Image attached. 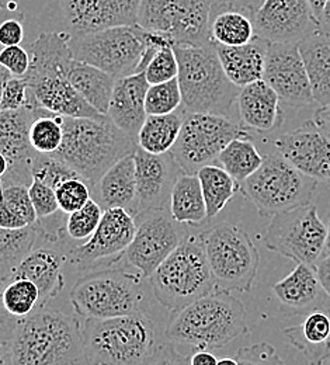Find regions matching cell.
I'll return each instance as SVG.
<instances>
[{"mask_svg": "<svg viewBox=\"0 0 330 365\" xmlns=\"http://www.w3.org/2000/svg\"><path fill=\"white\" fill-rule=\"evenodd\" d=\"M10 344L13 365H93L81 320L56 309H38L19 320Z\"/></svg>", "mask_w": 330, "mask_h": 365, "instance_id": "cell-1", "label": "cell"}, {"mask_svg": "<svg viewBox=\"0 0 330 365\" xmlns=\"http://www.w3.org/2000/svg\"><path fill=\"white\" fill-rule=\"evenodd\" d=\"M249 333L246 309L231 292L215 288L187 307L172 312L166 337L197 350H217Z\"/></svg>", "mask_w": 330, "mask_h": 365, "instance_id": "cell-2", "label": "cell"}, {"mask_svg": "<svg viewBox=\"0 0 330 365\" xmlns=\"http://www.w3.org/2000/svg\"><path fill=\"white\" fill-rule=\"evenodd\" d=\"M61 118L63 140L51 156L78 173L91 190L114 163L138 148L137 140L118 130L107 115L98 120Z\"/></svg>", "mask_w": 330, "mask_h": 365, "instance_id": "cell-3", "label": "cell"}, {"mask_svg": "<svg viewBox=\"0 0 330 365\" xmlns=\"http://www.w3.org/2000/svg\"><path fill=\"white\" fill-rule=\"evenodd\" d=\"M179 63L182 107L187 113L228 117L240 88L225 75L215 46H173Z\"/></svg>", "mask_w": 330, "mask_h": 365, "instance_id": "cell-4", "label": "cell"}, {"mask_svg": "<svg viewBox=\"0 0 330 365\" xmlns=\"http://www.w3.org/2000/svg\"><path fill=\"white\" fill-rule=\"evenodd\" d=\"M82 334L93 365H143L158 347L155 324L141 311L111 319L83 320Z\"/></svg>", "mask_w": 330, "mask_h": 365, "instance_id": "cell-5", "label": "cell"}, {"mask_svg": "<svg viewBox=\"0 0 330 365\" xmlns=\"http://www.w3.org/2000/svg\"><path fill=\"white\" fill-rule=\"evenodd\" d=\"M155 298L172 312L215 289L200 235L189 233L149 277Z\"/></svg>", "mask_w": 330, "mask_h": 365, "instance_id": "cell-6", "label": "cell"}, {"mask_svg": "<svg viewBox=\"0 0 330 365\" xmlns=\"http://www.w3.org/2000/svg\"><path fill=\"white\" fill-rule=\"evenodd\" d=\"M141 274L104 269L78 278L71 289V304L83 320L111 319L140 311Z\"/></svg>", "mask_w": 330, "mask_h": 365, "instance_id": "cell-7", "label": "cell"}, {"mask_svg": "<svg viewBox=\"0 0 330 365\" xmlns=\"http://www.w3.org/2000/svg\"><path fill=\"white\" fill-rule=\"evenodd\" d=\"M149 43L150 31L134 24L71 34L69 46L75 61L89 63L120 79L140 73Z\"/></svg>", "mask_w": 330, "mask_h": 365, "instance_id": "cell-8", "label": "cell"}, {"mask_svg": "<svg viewBox=\"0 0 330 365\" xmlns=\"http://www.w3.org/2000/svg\"><path fill=\"white\" fill-rule=\"evenodd\" d=\"M316 185L318 182L302 175L274 152L264 155L263 165L240 184V191L260 217L273 218L277 214L309 205Z\"/></svg>", "mask_w": 330, "mask_h": 365, "instance_id": "cell-9", "label": "cell"}, {"mask_svg": "<svg viewBox=\"0 0 330 365\" xmlns=\"http://www.w3.org/2000/svg\"><path fill=\"white\" fill-rule=\"evenodd\" d=\"M198 235L215 288L228 292H250L257 277L260 253L247 232L224 222Z\"/></svg>", "mask_w": 330, "mask_h": 365, "instance_id": "cell-10", "label": "cell"}, {"mask_svg": "<svg viewBox=\"0 0 330 365\" xmlns=\"http://www.w3.org/2000/svg\"><path fill=\"white\" fill-rule=\"evenodd\" d=\"M329 229L315 205L299 207L272 218L263 237L264 246L297 264L316 266L328 249Z\"/></svg>", "mask_w": 330, "mask_h": 365, "instance_id": "cell-11", "label": "cell"}, {"mask_svg": "<svg viewBox=\"0 0 330 365\" xmlns=\"http://www.w3.org/2000/svg\"><path fill=\"white\" fill-rule=\"evenodd\" d=\"M237 138L250 135L228 117L187 113L170 153L183 173L197 175L204 166L214 165L221 152Z\"/></svg>", "mask_w": 330, "mask_h": 365, "instance_id": "cell-12", "label": "cell"}, {"mask_svg": "<svg viewBox=\"0 0 330 365\" xmlns=\"http://www.w3.org/2000/svg\"><path fill=\"white\" fill-rule=\"evenodd\" d=\"M214 1L141 0L138 24L145 30L167 36L173 46H208Z\"/></svg>", "mask_w": 330, "mask_h": 365, "instance_id": "cell-13", "label": "cell"}, {"mask_svg": "<svg viewBox=\"0 0 330 365\" xmlns=\"http://www.w3.org/2000/svg\"><path fill=\"white\" fill-rule=\"evenodd\" d=\"M137 230L125 252L127 262L142 277H150L189 235L169 210L146 211L135 217Z\"/></svg>", "mask_w": 330, "mask_h": 365, "instance_id": "cell-14", "label": "cell"}, {"mask_svg": "<svg viewBox=\"0 0 330 365\" xmlns=\"http://www.w3.org/2000/svg\"><path fill=\"white\" fill-rule=\"evenodd\" d=\"M137 230L135 218L124 208L103 212L95 233L85 243L68 250V263L78 272H92L101 262L118 263L131 245Z\"/></svg>", "mask_w": 330, "mask_h": 365, "instance_id": "cell-15", "label": "cell"}, {"mask_svg": "<svg viewBox=\"0 0 330 365\" xmlns=\"http://www.w3.org/2000/svg\"><path fill=\"white\" fill-rule=\"evenodd\" d=\"M252 20L256 37L267 43L298 46L319 30L308 0H263Z\"/></svg>", "mask_w": 330, "mask_h": 365, "instance_id": "cell-16", "label": "cell"}, {"mask_svg": "<svg viewBox=\"0 0 330 365\" xmlns=\"http://www.w3.org/2000/svg\"><path fill=\"white\" fill-rule=\"evenodd\" d=\"M40 228V225H38ZM65 232H47L40 228V237L46 242L36 246L17 267L14 278H24L36 284L40 291V309L55 299L65 288L63 267L68 263V250L62 242Z\"/></svg>", "mask_w": 330, "mask_h": 365, "instance_id": "cell-17", "label": "cell"}, {"mask_svg": "<svg viewBox=\"0 0 330 365\" xmlns=\"http://www.w3.org/2000/svg\"><path fill=\"white\" fill-rule=\"evenodd\" d=\"M263 81L282 103L299 108L315 103L306 68L297 44L269 43Z\"/></svg>", "mask_w": 330, "mask_h": 365, "instance_id": "cell-18", "label": "cell"}, {"mask_svg": "<svg viewBox=\"0 0 330 365\" xmlns=\"http://www.w3.org/2000/svg\"><path fill=\"white\" fill-rule=\"evenodd\" d=\"M277 153L309 179L330 185V138L314 121L273 140Z\"/></svg>", "mask_w": 330, "mask_h": 365, "instance_id": "cell-19", "label": "cell"}, {"mask_svg": "<svg viewBox=\"0 0 330 365\" xmlns=\"http://www.w3.org/2000/svg\"><path fill=\"white\" fill-rule=\"evenodd\" d=\"M141 0H59L69 34L138 24Z\"/></svg>", "mask_w": 330, "mask_h": 365, "instance_id": "cell-20", "label": "cell"}, {"mask_svg": "<svg viewBox=\"0 0 330 365\" xmlns=\"http://www.w3.org/2000/svg\"><path fill=\"white\" fill-rule=\"evenodd\" d=\"M135 180L137 210L135 215L153 210H169L170 194L179 176L183 173L173 155H150L137 148Z\"/></svg>", "mask_w": 330, "mask_h": 365, "instance_id": "cell-21", "label": "cell"}, {"mask_svg": "<svg viewBox=\"0 0 330 365\" xmlns=\"http://www.w3.org/2000/svg\"><path fill=\"white\" fill-rule=\"evenodd\" d=\"M23 79L36 101L49 113L69 118L105 117L73 89L66 73H27Z\"/></svg>", "mask_w": 330, "mask_h": 365, "instance_id": "cell-22", "label": "cell"}, {"mask_svg": "<svg viewBox=\"0 0 330 365\" xmlns=\"http://www.w3.org/2000/svg\"><path fill=\"white\" fill-rule=\"evenodd\" d=\"M272 289L285 317H306L316 311H330V298L324 291L314 266L297 264Z\"/></svg>", "mask_w": 330, "mask_h": 365, "instance_id": "cell-23", "label": "cell"}, {"mask_svg": "<svg viewBox=\"0 0 330 365\" xmlns=\"http://www.w3.org/2000/svg\"><path fill=\"white\" fill-rule=\"evenodd\" d=\"M43 107L29 94L27 106L16 111H0V152L16 166L31 172L36 156L38 155L29 142V130Z\"/></svg>", "mask_w": 330, "mask_h": 365, "instance_id": "cell-24", "label": "cell"}, {"mask_svg": "<svg viewBox=\"0 0 330 365\" xmlns=\"http://www.w3.org/2000/svg\"><path fill=\"white\" fill-rule=\"evenodd\" d=\"M240 125L262 134L273 133L284 121L282 100L263 79L240 88L237 96Z\"/></svg>", "mask_w": 330, "mask_h": 365, "instance_id": "cell-25", "label": "cell"}, {"mask_svg": "<svg viewBox=\"0 0 330 365\" xmlns=\"http://www.w3.org/2000/svg\"><path fill=\"white\" fill-rule=\"evenodd\" d=\"M149 83L145 73L120 78L115 82L107 117L124 134L137 140L148 114L145 98Z\"/></svg>", "mask_w": 330, "mask_h": 365, "instance_id": "cell-26", "label": "cell"}, {"mask_svg": "<svg viewBox=\"0 0 330 365\" xmlns=\"http://www.w3.org/2000/svg\"><path fill=\"white\" fill-rule=\"evenodd\" d=\"M134 153L114 163L92 187V198L104 211L124 208L133 217L135 215L137 180Z\"/></svg>", "mask_w": 330, "mask_h": 365, "instance_id": "cell-27", "label": "cell"}, {"mask_svg": "<svg viewBox=\"0 0 330 365\" xmlns=\"http://www.w3.org/2000/svg\"><path fill=\"white\" fill-rule=\"evenodd\" d=\"M214 46L225 75L235 86L244 88L263 79L269 48L267 41L256 37L246 46Z\"/></svg>", "mask_w": 330, "mask_h": 365, "instance_id": "cell-28", "label": "cell"}, {"mask_svg": "<svg viewBox=\"0 0 330 365\" xmlns=\"http://www.w3.org/2000/svg\"><path fill=\"white\" fill-rule=\"evenodd\" d=\"M288 343L295 347L309 365H325L330 359V311L306 315L297 326L284 329Z\"/></svg>", "mask_w": 330, "mask_h": 365, "instance_id": "cell-29", "label": "cell"}, {"mask_svg": "<svg viewBox=\"0 0 330 365\" xmlns=\"http://www.w3.org/2000/svg\"><path fill=\"white\" fill-rule=\"evenodd\" d=\"M312 96L319 107L330 103V34L318 30L298 44Z\"/></svg>", "mask_w": 330, "mask_h": 365, "instance_id": "cell-30", "label": "cell"}, {"mask_svg": "<svg viewBox=\"0 0 330 365\" xmlns=\"http://www.w3.org/2000/svg\"><path fill=\"white\" fill-rule=\"evenodd\" d=\"M256 38L252 16L234 7L214 1L210 40L224 46H246Z\"/></svg>", "mask_w": 330, "mask_h": 365, "instance_id": "cell-31", "label": "cell"}, {"mask_svg": "<svg viewBox=\"0 0 330 365\" xmlns=\"http://www.w3.org/2000/svg\"><path fill=\"white\" fill-rule=\"evenodd\" d=\"M68 81L96 111L107 115L117 78L73 59L68 71Z\"/></svg>", "mask_w": 330, "mask_h": 365, "instance_id": "cell-32", "label": "cell"}, {"mask_svg": "<svg viewBox=\"0 0 330 365\" xmlns=\"http://www.w3.org/2000/svg\"><path fill=\"white\" fill-rule=\"evenodd\" d=\"M169 211L172 218L182 225L198 227L208 220L201 184L197 175L182 173L179 176L170 194Z\"/></svg>", "mask_w": 330, "mask_h": 365, "instance_id": "cell-33", "label": "cell"}, {"mask_svg": "<svg viewBox=\"0 0 330 365\" xmlns=\"http://www.w3.org/2000/svg\"><path fill=\"white\" fill-rule=\"evenodd\" d=\"M187 111L180 107L167 115H148L137 137V145L146 153L165 155L172 150Z\"/></svg>", "mask_w": 330, "mask_h": 365, "instance_id": "cell-34", "label": "cell"}, {"mask_svg": "<svg viewBox=\"0 0 330 365\" xmlns=\"http://www.w3.org/2000/svg\"><path fill=\"white\" fill-rule=\"evenodd\" d=\"M40 237L38 224L26 228H0V281L13 279L17 267L37 246Z\"/></svg>", "mask_w": 330, "mask_h": 365, "instance_id": "cell-35", "label": "cell"}, {"mask_svg": "<svg viewBox=\"0 0 330 365\" xmlns=\"http://www.w3.org/2000/svg\"><path fill=\"white\" fill-rule=\"evenodd\" d=\"M197 176L207 207V218L212 220L224 211L236 192L240 191V184L218 165L204 166L197 172Z\"/></svg>", "mask_w": 330, "mask_h": 365, "instance_id": "cell-36", "label": "cell"}, {"mask_svg": "<svg viewBox=\"0 0 330 365\" xmlns=\"http://www.w3.org/2000/svg\"><path fill=\"white\" fill-rule=\"evenodd\" d=\"M263 160L264 156L250 138H237L221 152L217 163L235 182L242 184L260 169Z\"/></svg>", "mask_w": 330, "mask_h": 365, "instance_id": "cell-37", "label": "cell"}, {"mask_svg": "<svg viewBox=\"0 0 330 365\" xmlns=\"http://www.w3.org/2000/svg\"><path fill=\"white\" fill-rule=\"evenodd\" d=\"M1 304L10 317L23 319L40 309V291L34 282L14 278L3 287Z\"/></svg>", "mask_w": 330, "mask_h": 365, "instance_id": "cell-38", "label": "cell"}, {"mask_svg": "<svg viewBox=\"0 0 330 365\" xmlns=\"http://www.w3.org/2000/svg\"><path fill=\"white\" fill-rule=\"evenodd\" d=\"M63 140L62 118L46 108H41L29 130L31 148L41 155H53Z\"/></svg>", "mask_w": 330, "mask_h": 365, "instance_id": "cell-39", "label": "cell"}, {"mask_svg": "<svg viewBox=\"0 0 330 365\" xmlns=\"http://www.w3.org/2000/svg\"><path fill=\"white\" fill-rule=\"evenodd\" d=\"M182 91L177 78L159 85H149L145 98L148 115H167L182 107Z\"/></svg>", "mask_w": 330, "mask_h": 365, "instance_id": "cell-40", "label": "cell"}, {"mask_svg": "<svg viewBox=\"0 0 330 365\" xmlns=\"http://www.w3.org/2000/svg\"><path fill=\"white\" fill-rule=\"evenodd\" d=\"M104 210L92 198L81 210L66 215L63 232L73 242H86L98 227Z\"/></svg>", "mask_w": 330, "mask_h": 365, "instance_id": "cell-41", "label": "cell"}, {"mask_svg": "<svg viewBox=\"0 0 330 365\" xmlns=\"http://www.w3.org/2000/svg\"><path fill=\"white\" fill-rule=\"evenodd\" d=\"M0 201L24 225L30 227L37 224V215L33 208L29 185L10 184L0 187Z\"/></svg>", "mask_w": 330, "mask_h": 365, "instance_id": "cell-42", "label": "cell"}, {"mask_svg": "<svg viewBox=\"0 0 330 365\" xmlns=\"http://www.w3.org/2000/svg\"><path fill=\"white\" fill-rule=\"evenodd\" d=\"M143 73L149 85H159L176 79L179 75V63L173 44L158 49Z\"/></svg>", "mask_w": 330, "mask_h": 365, "instance_id": "cell-43", "label": "cell"}, {"mask_svg": "<svg viewBox=\"0 0 330 365\" xmlns=\"http://www.w3.org/2000/svg\"><path fill=\"white\" fill-rule=\"evenodd\" d=\"M55 195L59 211L65 215H69L85 207L92 200V190L91 185L82 178H75L56 187Z\"/></svg>", "mask_w": 330, "mask_h": 365, "instance_id": "cell-44", "label": "cell"}, {"mask_svg": "<svg viewBox=\"0 0 330 365\" xmlns=\"http://www.w3.org/2000/svg\"><path fill=\"white\" fill-rule=\"evenodd\" d=\"M31 172H33V179H38L46 182L53 190H56V187H59L62 182L79 178V175L75 173L71 168H68L63 162L41 153L36 156Z\"/></svg>", "mask_w": 330, "mask_h": 365, "instance_id": "cell-45", "label": "cell"}, {"mask_svg": "<svg viewBox=\"0 0 330 365\" xmlns=\"http://www.w3.org/2000/svg\"><path fill=\"white\" fill-rule=\"evenodd\" d=\"M29 192L33 202V208L37 215V222H41L59 212L55 190L46 182L38 179H33V182L29 187Z\"/></svg>", "mask_w": 330, "mask_h": 365, "instance_id": "cell-46", "label": "cell"}, {"mask_svg": "<svg viewBox=\"0 0 330 365\" xmlns=\"http://www.w3.org/2000/svg\"><path fill=\"white\" fill-rule=\"evenodd\" d=\"M235 360L239 365H285L270 343H256L240 347L236 351Z\"/></svg>", "mask_w": 330, "mask_h": 365, "instance_id": "cell-47", "label": "cell"}, {"mask_svg": "<svg viewBox=\"0 0 330 365\" xmlns=\"http://www.w3.org/2000/svg\"><path fill=\"white\" fill-rule=\"evenodd\" d=\"M31 56L21 46H7L0 49V66L11 78H24L30 69Z\"/></svg>", "mask_w": 330, "mask_h": 365, "instance_id": "cell-48", "label": "cell"}, {"mask_svg": "<svg viewBox=\"0 0 330 365\" xmlns=\"http://www.w3.org/2000/svg\"><path fill=\"white\" fill-rule=\"evenodd\" d=\"M29 86L23 78H10L1 91L0 111H16L27 106Z\"/></svg>", "mask_w": 330, "mask_h": 365, "instance_id": "cell-49", "label": "cell"}, {"mask_svg": "<svg viewBox=\"0 0 330 365\" xmlns=\"http://www.w3.org/2000/svg\"><path fill=\"white\" fill-rule=\"evenodd\" d=\"M143 365H190V357L180 354L175 343L167 341L159 344Z\"/></svg>", "mask_w": 330, "mask_h": 365, "instance_id": "cell-50", "label": "cell"}, {"mask_svg": "<svg viewBox=\"0 0 330 365\" xmlns=\"http://www.w3.org/2000/svg\"><path fill=\"white\" fill-rule=\"evenodd\" d=\"M24 40V27L19 19H6L0 21V46H20Z\"/></svg>", "mask_w": 330, "mask_h": 365, "instance_id": "cell-51", "label": "cell"}, {"mask_svg": "<svg viewBox=\"0 0 330 365\" xmlns=\"http://www.w3.org/2000/svg\"><path fill=\"white\" fill-rule=\"evenodd\" d=\"M6 284L0 281V340H7L10 341L13 334H14V330L17 327V323L19 320L13 317H10L7 314V311L4 309L3 304H1V291H3V287Z\"/></svg>", "mask_w": 330, "mask_h": 365, "instance_id": "cell-52", "label": "cell"}, {"mask_svg": "<svg viewBox=\"0 0 330 365\" xmlns=\"http://www.w3.org/2000/svg\"><path fill=\"white\" fill-rule=\"evenodd\" d=\"M318 278L321 281V285L324 291L328 294L330 298V253L328 256H324L315 266Z\"/></svg>", "mask_w": 330, "mask_h": 365, "instance_id": "cell-53", "label": "cell"}, {"mask_svg": "<svg viewBox=\"0 0 330 365\" xmlns=\"http://www.w3.org/2000/svg\"><path fill=\"white\" fill-rule=\"evenodd\" d=\"M221 4H225V6H230V7H234L237 10H242L250 16L254 14V11L260 7V4L263 3V0H215Z\"/></svg>", "mask_w": 330, "mask_h": 365, "instance_id": "cell-54", "label": "cell"}, {"mask_svg": "<svg viewBox=\"0 0 330 365\" xmlns=\"http://www.w3.org/2000/svg\"><path fill=\"white\" fill-rule=\"evenodd\" d=\"M314 124L330 138V103L319 107L314 114Z\"/></svg>", "mask_w": 330, "mask_h": 365, "instance_id": "cell-55", "label": "cell"}, {"mask_svg": "<svg viewBox=\"0 0 330 365\" xmlns=\"http://www.w3.org/2000/svg\"><path fill=\"white\" fill-rule=\"evenodd\" d=\"M218 359L208 350H197L190 357V365H217Z\"/></svg>", "mask_w": 330, "mask_h": 365, "instance_id": "cell-56", "label": "cell"}, {"mask_svg": "<svg viewBox=\"0 0 330 365\" xmlns=\"http://www.w3.org/2000/svg\"><path fill=\"white\" fill-rule=\"evenodd\" d=\"M0 365H13L11 344L7 340H0Z\"/></svg>", "mask_w": 330, "mask_h": 365, "instance_id": "cell-57", "label": "cell"}, {"mask_svg": "<svg viewBox=\"0 0 330 365\" xmlns=\"http://www.w3.org/2000/svg\"><path fill=\"white\" fill-rule=\"evenodd\" d=\"M319 30L330 34V0L326 1L325 9L322 11V16H321V20H319Z\"/></svg>", "mask_w": 330, "mask_h": 365, "instance_id": "cell-58", "label": "cell"}, {"mask_svg": "<svg viewBox=\"0 0 330 365\" xmlns=\"http://www.w3.org/2000/svg\"><path fill=\"white\" fill-rule=\"evenodd\" d=\"M328 0H308L309 3V7L312 10V14L314 17L316 19L318 24H319V20H321V16H322V11L325 9V4H326Z\"/></svg>", "mask_w": 330, "mask_h": 365, "instance_id": "cell-59", "label": "cell"}, {"mask_svg": "<svg viewBox=\"0 0 330 365\" xmlns=\"http://www.w3.org/2000/svg\"><path fill=\"white\" fill-rule=\"evenodd\" d=\"M10 78H11V76L7 73V71H4V69L0 66V98H1V91H3V88H4L6 82H7Z\"/></svg>", "mask_w": 330, "mask_h": 365, "instance_id": "cell-60", "label": "cell"}, {"mask_svg": "<svg viewBox=\"0 0 330 365\" xmlns=\"http://www.w3.org/2000/svg\"><path fill=\"white\" fill-rule=\"evenodd\" d=\"M217 365H239L237 364V361L234 360V359H228V357H225V359H221V360H218V364Z\"/></svg>", "mask_w": 330, "mask_h": 365, "instance_id": "cell-61", "label": "cell"}, {"mask_svg": "<svg viewBox=\"0 0 330 365\" xmlns=\"http://www.w3.org/2000/svg\"><path fill=\"white\" fill-rule=\"evenodd\" d=\"M328 229H329V236H328V250L330 252V222H329V227H328Z\"/></svg>", "mask_w": 330, "mask_h": 365, "instance_id": "cell-62", "label": "cell"}]
</instances>
